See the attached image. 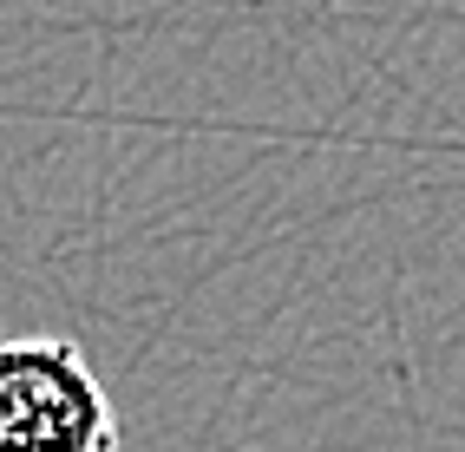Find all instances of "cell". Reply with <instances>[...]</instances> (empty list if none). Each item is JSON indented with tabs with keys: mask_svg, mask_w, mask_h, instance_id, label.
<instances>
[{
	"mask_svg": "<svg viewBox=\"0 0 465 452\" xmlns=\"http://www.w3.org/2000/svg\"><path fill=\"white\" fill-rule=\"evenodd\" d=\"M0 452H118V413L73 341H0Z\"/></svg>",
	"mask_w": 465,
	"mask_h": 452,
	"instance_id": "6da1fadb",
	"label": "cell"
}]
</instances>
